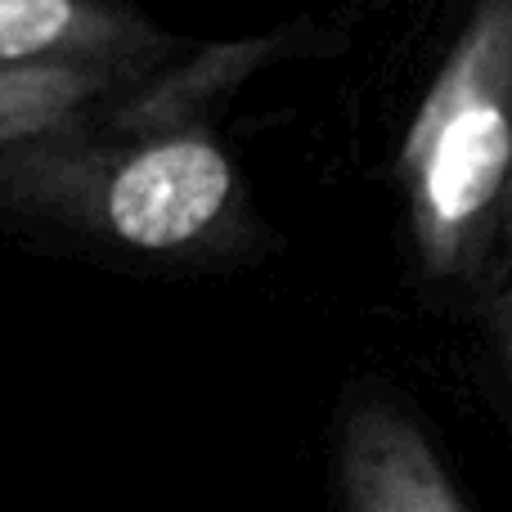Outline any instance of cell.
Wrapping results in <instances>:
<instances>
[{
    "label": "cell",
    "mask_w": 512,
    "mask_h": 512,
    "mask_svg": "<svg viewBox=\"0 0 512 512\" xmlns=\"http://www.w3.org/2000/svg\"><path fill=\"white\" fill-rule=\"evenodd\" d=\"M508 36V0H486L409 131L405 167L418 189V225L436 270L459 265L481 239L504 189L512 149Z\"/></svg>",
    "instance_id": "obj_1"
},
{
    "label": "cell",
    "mask_w": 512,
    "mask_h": 512,
    "mask_svg": "<svg viewBox=\"0 0 512 512\" xmlns=\"http://www.w3.org/2000/svg\"><path fill=\"white\" fill-rule=\"evenodd\" d=\"M230 185V162L207 140H167L117 171L108 221L135 248H176L216 221Z\"/></svg>",
    "instance_id": "obj_2"
},
{
    "label": "cell",
    "mask_w": 512,
    "mask_h": 512,
    "mask_svg": "<svg viewBox=\"0 0 512 512\" xmlns=\"http://www.w3.org/2000/svg\"><path fill=\"white\" fill-rule=\"evenodd\" d=\"M342 477L351 512H468L418 427L387 405L351 418Z\"/></svg>",
    "instance_id": "obj_3"
},
{
    "label": "cell",
    "mask_w": 512,
    "mask_h": 512,
    "mask_svg": "<svg viewBox=\"0 0 512 512\" xmlns=\"http://www.w3.org/2000/svg\"><path fill=\"white\" fill-rule=\"evenodd\" d=\"M72 27V0H0V59L41 54Z\"/></svg>",
    "instance_id": "obj_4"
}]
</instances>
